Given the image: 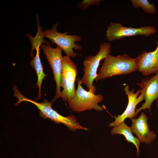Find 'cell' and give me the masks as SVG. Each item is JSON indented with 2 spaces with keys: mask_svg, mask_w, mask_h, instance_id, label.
I'll return each mask as SVG.
<instances>
[{
  "mask_svg": "<svg viewBox=\"0 0 158 158\" xmlns=\"http://www.w3.org/2000/svg\"><path fill=\"white\" fill-rule=\"evenodd\" d=\"M13 95L18 99L15 105H18L24 101L31 103L37 107L40 111V116L44 119L49 118L56 124H63L71 131L74 132L77 130H88V128L80 124L77 118L73 115H69L65 117L59 114L52 108V102H49L45 99L43 102L38 103L25 97L20 93L16 85L13 87Z\"/></svg>",
  "mask_w": 158,
  "mask_h": 158,
  "instance_id": "1",
  "label": "cell"
},
{
  "mask_svg": "<svg viewBox=\"0 0 158 158\" xmlns=\"http://www.w3.org/2000/svg\"><path fill=\"white\" fill-rule=\"evenodd\" d=\"M137 70L135 58L126 54L116 56L109 54L104 59L95 80L97 81L116 75L129 74Z\"/></svg>",
  "mask_w": 158,
  "mask_h": 158,
  "instance_id": "2",
  "label": "cell"
},
{
  "mask_svg": "<svg viewBox=\"0 0 158 158\" xmlns=\"http://www.w3.org/2000/svg\"><path fill=\"white\" fill-rule=\"evenodd\" d=\"M111 48L110 43L102 42L100 44L99 51L96 55L88 56L83 61V70L84 73L80 79L81 83L87 87L88 90L95 94L96 89L93 83L97 76L98 68L101 61L110 54Z\"/></svg>",
  "mask_w": 158,
  "mask_h": 158,
  "instance_id": "3",
  "label": "cell"
},
{
  "mask_svg": "<svg viewBox=\"0 0 158 158\" xmlns=\"http://www.w3.org/2000/svg\"><path fill=\"white\" fill-rule=\"evenodd\" d=\"M77 88L73 98L68 102L69 108L75 112H81L86 110H94L102 111L103 108L98 103L104 99L102 95H95L87 91L82 86L80 79L77 78Z\"/></svg>",
  "mask_w": 158,
  "mask_h": 158,
  "instance_id": "4",
  "label": "cell"
},
{
  "mask_svg": "<svg viewBox=\"0 0 158 158\" xmlns=\"http://www.w3.org/2000/svg\"><path fill=\"white\" fill-rule=\"evenodd\" d=\"M59 25L57 23L51 29L42 32L43 37L48 38L51 40L52 43L56 44L64 51L66 56L72 58H76L78 54L74 52L73 49L79 51L82 49L81 45L75 43L81 40V37L78 35H68V32H58L57 30Z\"/></svg>",
  "mask_w": 158,
  "mask_h": 158,
  "instance_id": "5",
  "label": "cell"
},
{
  "mask_svg": "<svg viewBox=\"0 0 158 158\" xmlns=\"http://www.w3.org/2000/svg\"><path fill=\"white\" fill-rule=\"evenodd\" d=\"M70 57L66 56L63 57L61 80V87L63 88L61 97L68 102L75 95V83L78 73L77 66Z\"/></svg>",
  "mask_w": 158,
  "mask_h": 158,
  "instance_id": "6",
  "label": "cell"
},
{
  "mask_svg": "<svg viewBox=\"0 0 158 158\" xmlns=\"http://www.w3.org/2000/svg\"><path fill=\"white\" fill-rule=\"evenodd\" d=\"M157 32L152 26H144L138 28L126 27L119 23L111 22L107 27L106 37L110 42L129 37L139 35L150 36Z\"/></svg>",
  "mask_w": 158,
  "mask_h": 158,
  "instance_id": "7",
  "label": "cell"
},
{
  "mask_svg": "<svg viewBox=\"0 0 158 158\" xmlns=\"http://www.w3.org/2000/svg\"><path fill=\"white\" fill-rule=\"evenodd\" d=\"M41 48L52 69L56 83V94L51 101L53 102L61 97L60 87L63 57L61 53L62 50L57 46L55 48L52 47L50 43L48 41L42 44Z\"/></svg>",
  "mask_w": 158,
  "mask_h": 158,
  "instance_id": "8",
  "label": "cell"
},
{
  "mask_svg": "<svg viewBox=\"0 0 158 158\" xmlns=\"http://www.w3.org/2000/svg\"><path fill=\"white\" fill-rule=\"evenodd\" d=\"M136 84L141 88L140 94L145 100L141 107L135 111V116L141 110L148 109L151 113L150 108L153 102L158 99V72L151 77L142 79Z\"/></svg>",
  "mask_w": 158,
  "mask_h": 158,
  "instance_id": "9",
  "label": "cell"
},
{
  "mask_svg": "<svg viewBox=\"0 0 158 158\" xmlns=\"http://www.w3.org/2000/svg\"><path fill=\"white\" fill-rule=\"evenodd\" d=\"M155 49L147 52L144 50L135 58L137 69L144 76L158 72V39Z\"/></svg>",
  "mask_w": 158,
  "mask_h": 158,
  "instance_id": "10",
  "label": "cell"
},
{
  "mask_svg": "<svg viewBox=\"0 0 158 158\" xmlns=\"http://www.w3.org/2000/svg\"><path fill=\"white\" fill-rule=\"evenodd\" d=\"M124 89L126 94L128 96V99L127 107L121 115L118 114L117 116H113L115 120L108 124V126L109 127L116 126L121 123L124 122L126 118H128L130 119L135 117L136 107L144 99L141 94L138 97L139 94L140 93V90L134 93V88L130 91L129 86L127 85L124 87Z\"/></svg>",
  "mask_w": 158,
  "mask_h": 158,
  "instance_id": "11",
  "label": "cell"
},
{
  "mask_svg": "<svg viewBox=\"0 0 158 158\" xmlns=\"http://www.w3.org/2000/svg\"><path fill=\"white\" fill-rule=\"evenodd\" d=\"M132 133L136 135L141 142L146 145L150 144L156 135L153 131H150L147 123V117L142 112L137 118L130 119Z\"/></svg>",
  "mask_w": 158,
  "mask_h": 158,
  "instance_id": "12",
  "label": "cell"
},
{
  "mask_svg": "<svg viewBox=\"0 0 158 158\" xmlns=\"http://www.w3.org/2000/svg\"><path fill=\"white\" fill-rule=\"evenodd\" d=\"M110 133L112 135L115 134L123 135L128 142L132 143L135 146L137 149V157L139 156L140 154L139 146L141 142L138 138L133 136L130 127L128 126L123 122L113 127Z\"/></svg>",
  "mask_w": 158,
  "mask_h": 158,
  "instance_id": "13",
  "label": "cell"
},
{
  "mask_svg": "<svg viewBox=\"0 0 158 158\" xmlns=\"http://www.w3.org/2000/svg\"><path fill=\"white\" fill-rule=\"evenodd\" d=\"M35 49L36 50V56L31 60L30 63L32 67L36 71L37 76V80L36 83L38 88V94L36 98V100H37L40 99L42 97V84L43 79L47 75L44 72L40 58L39 47H37Z\"/></svg>",
  "mask_w": 158,
  "mask_h": 158,
  "instance_id": "14",
  "label": "cell"
},
{
  "mask_svg": "<svg viewBox=\"0 0 158 158\" xmlns=\"http://www.w3.org/2000/svg\"><path fill=\"white\" fill-rule=\"evenodd\" d=\"M130 1L134 8H140L146 13L153 14L157 11L154 4L150 3L147 0H131Z\"/></svg>",
  "mask_w": 158,
  "mask_h": 158,
  "instance_id": "15",
  "label": "cell"
},
{
  "mask_svg": "<svg viewBox=\"0 0 158 158\" xmlns=\"http://www.w3.org/2000/svg\"><path fill=\"white\" fill-rule=\"evenodd\" d=\"M102 1V0H83L78 2V6L80 10H85L91 5H95L96 6H99Z\"/></svg>",
  "mask_w": 158,
  "mask_h": 158,
  "instance_id": "16",
  "label": "cell"
},
{
  "mask_svg": "<svg viewBox=\"0 0 158 158\" xmlns=\"http://www.w3.org/2000/svg\"><path fill=\"white\" fill-rule=\"evenodd\" d=\"M157 105L158 108V100L157 101Z\"/></svg>",
  "mask_w": 158,
  "mask_h": 158,
  "instance_id": "17",
  "label": "cell"
}]
</instances>
